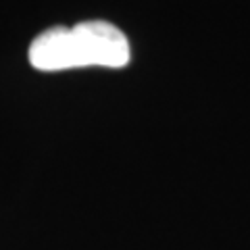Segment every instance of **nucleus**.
<instances>
[{
  "label": "nucleus",
  "instance_id": "f257e3e1",
  "mask_svg": "<svg viewBox=\"0 0 250 250\" xmlns=\"http://www.w3.org/2000/svg\"><path fill=\"white\" fill-rule=\"evenodd\" d=\"M131 59L125 34L106 21H85L73 27H50L29 44V62L38 71L75 67H125Z\"/></svg>",
  "mask_w": 250,
  "mask_h": 250
}]
</instances>
